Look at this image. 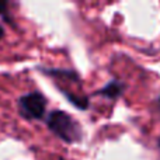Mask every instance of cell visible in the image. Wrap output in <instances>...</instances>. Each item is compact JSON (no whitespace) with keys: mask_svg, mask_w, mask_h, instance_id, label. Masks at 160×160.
I'll list each match as a JSON object with an SVG mask.
<instances>
[{"mask_svg":"<svg viewBox=\"0 0 160 160\" xmlns=\"http://www.w3.org/2000/svg\"><path fill=\"white\" fill-rule=\"evenodd\" d=\"M47 127L53 135L66 143H78L83 138V129L80 124L66 111L55 110L49 112L47 118Z\"/></svg>","mask_w":160,"mask_h":160,"instance_id":"cell-1","label":"cell"},{"mask_svg":"<svg viewBox=\"0 0 160 160\" xmlns=\"http://www.w3.org/2000/svg\"><path fill=\"white\" fill-rule=\"evenodd\" d=\"M47 98L39 91L24 94L18 98V111L25 119H41L47 111Z\"/></svg>","mask_w":160,"mask_h":160,"instance_id":"cell-2","label":"cell"},{"mask_svg":"<svg viewBox=\"0 0 160 160\" xmlns=\"http://www.w3.org/2000/svg\"><path fill=\"white\" fill-rule=\"evenodd\" d=\"M125 87H127V86H125L121 80H111L104 87L94 91V96L104 97V98H108V100H117L124 94Z\"/></svg>","mask_w":160,"mask_h":160,"instance_id":"cell-3","label":"cell"},{"mask_svg":"<svg viewBox=\"0 0 160 160\" xmlns=\"http://www.w3.org/2000/svg\"><path fill=\"white\" fill-rule=\"evenodd\" d=\"M44 75L51 76L53 79H63V80H72V82H80L79 75L72 69H47V68H38Z\"/></svg>","mask_w":160,"mask_h":160,"instance_id":"cell-4","label":"cell"},{"mask_svg":"<svg viewBox=\"0 0 160 160\" xmlns=\"http://www.w3.org/2000/svg\"><path fill=\"white\" fill-rule=\"evenodd\" d=\"M58 88H59V91H61V93L68 98V101H69L72 105H75L76 108H79V110H82V111H84V110H87L88 108V98L86 96L72 94V93H69V91L63 90L62 87H58Z\"/></svg>","mask_w":160,"mask_h":160,"instance_id":"cell-5","label":"cell"},{"mask_svg":"<svg viewBox=\"0 0 160 160\" xmlns=\"http://www.w3.org/2000/svg\"><path fill=\"white\" fill-rule=\"evenodd\" d=\"M6 8H7V3H6V2H2V0H0V14L4 13Z\"/></svg>","mask_w":160,"mask_h":160,"instance_id":"cell-6","label":"cell"},{"mask_svg":"<svg viewBox=\"0 0 160 160\" xmlns=\"http://www.w3.org/2000/svg\"><path fill=\"white\" fill-rule=\"evenodd\" d=\"M3 37H4V28H3V25L0 24V39H2Z\"/></svg>","mask_w":160,"mask_h":160,"instance_id":"cell-7","label":"cell"},{"mask_svg":"<svg viewBox=\"0 0 160 160\" xmlns=\"http://www.w3.org/2000/svg\"><path fill=\"white\" fill-rule=\"evenodd\" d=\"M158 107H159V112H160V97H159V100H158Z\"/></svg>","mask_w":160,"mask_h":160,"instance_id":"cell-8","label":"cell"},{"mask_svg":"<svg viewBox=\"0 0 160 160\" xmlns=\"http://www.w3.org/2000/svg\"><path fill=\"white\" fill-rule=\"evenodd\" d=\"M158 145H159V148H160V138H159V141H158Z\"/></svg>","mask_w":160,"mask_h":160,"instance_id":"cell-9","label":"cell"}]
</instances>
